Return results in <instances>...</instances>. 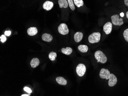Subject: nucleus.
<instances>
[{
  "mask_svg": "<svg viewBox=\"0 0 128 96\" xmlns=\"http://www.w3.org/2000/svg\"><path fill=\"white\" fill-rule=\"evenodd\" d=\"M11 32L10 31H6L4 33L5 35L8 36H10L11 35Z\"/></svg>",
  "mask_w": 128,
  "mask_h": 96,
  "instance_id": "nucleus-24",
  "label": "nucleus"
},
{
  "mask_svg": "<svg viewBox=\"0 0 128 96\" xmlns=\"http://www.w3.org/2000/svg\"><path fill=\"white\" fill-rule=\"evenodd\" d=\"M0 41L2 43L6 42L7 40V38L5 35H2L0 37Z\"/></svg>",
  "mask_w": 128,
  "mask_h": 96,
  "instance_id": "nucleus-22",
  "label": "nucleus"
},
{
  "mask_svg": "<svg viewBox=\"0 0 128 96\" xmlns=\"http://www.w3.org/2000/svg\"><path fill=\"white\" fill-rule=\"evenodd\" d=\"M42 39L44 41L50 42L52 40L53 37L49 34L44 33L42 35Z\"/></svg>",
  "mask_w": 128,
  "mask_h": 96,
  "instance_id": "nucleus-12",
  "label": "nucleus"
},
{
  "mask_svg": "<svg viewBox=\"0 0 128 96\" xmlns=\"http://www.w3.org/2000/svg\"><path fill=\"white\" fill-rule=\"evenodd\" d=\"M58 3L60 8H66L69 5L67 0H58Z\"/></svg>",
  "mask_w": 128,
  "mask_h": 96,
  "instance_id": "nucleus-13",
  "label": "nucleus"
},
{
  "mask_svg": "<svg viewBox=\"0 0 128 96\" xmlns=\"http://www.w3.org/2000/svg\"><path fill=\"white\" fill-rule=\"evenodd\" d=\"M123 36L125 40L128 42V28L124 31L123 33Z\"/></svg>",
  "mask_w": 128,
  "mask_h": 96,
  "instance_id": "nucleus-21",
  "label": "nucleus"
},
{
  "mask_svg": "<svg viewBox=\"0 0 128 96\" xmlns=\"http://www.w3.org/2000/svg\"><path fill=\"white\" fill-rule=\"evenodd\" d=\"M86 71V67L84 64H78L76 68V72L78 75L80 77H82Z\"/></svg>",
  "mask_w": 128,
  "mask_h": 96,
  "instance_id": "nucleus-4",
  "label": "nucleus"
},
{
  "mask_svg": "<svg viewBox=\"0 0 128 96\" xmlns=\"http://www.w3.org/2000/svg\"><path fill=\"white\" fill-rule=\"evenodd\" d=\"M110 74V71L108 69L102 68L101 69L100 72V77L102 79H106V80H108L109 76Z\"/></svg>",
  "mask_w": 128,
  "mask_h": 96,
  "instance_id": "nucleus-6",
  "label": "nucleus"
},
{
  "mask_svg": "<svg viewBox=\"0 0 128 96\" xmlns=\"http://www.w3.org/2000/svg\"><path fill=\"white\" fill-rule=\"evenodd\" d=\"M56 56V53L55 52H51L49 54V58L52 61H54Z\"/></svg>",
  "mask_w": 128,
  "mask_h": 96,
  "instance_id": "nucleus-20",
  "label": "nucleus"
},
{
  "mask_svg": "<svg viewBox=\"0 0 128 96\" xmlns=\"http://www.w3.org/2000/svg\"><path fill=\"white\" fill-rule=\"evenodd\" d=\"M62 53L67 55H70L72 52V48L67 47L66 48H63L62 49Z\"/></svg>",
  "mask_w": 128,
  "mask_h": 96,
  "instance_id": "nucleus-16",
  "label": "nucleus"
},
{
  "mask_svg": "<svg viewBox=\"0 0 128 96\" xmlns=\"http://www.w3.org/2000/svg\"><path fill=\"white\" fill-rule=\"evenodd\" d=\"M67 1L70 8L72 10L74 11L75 9V7L73 0H67Z\"/></svg>",
  "mask_w": 128,
  "mask_h": 96,
  "instance_id": "nucleus-19",
  "label": "nucleus"
},
{
  "mask_svg": "<svg viewBox=\"0 0 128 96\" xmlns=\"http://www.w3.org/2000/svg\"><path fill=\"white\" fill-rule=\"evenodd\" d=\"M30 95V94H23L22 95H21L22 96H29Z\"/></svg>",
  "mask_w": 128,
  "mask_h": 96,
  "instance_id": "nucleus-26",
  "label": "nucleus"
},
{
  "mask_svg": "<svg viewBox=\"0 0 128 96\" xmlns=\"http://www.w3.org/2000/svg\"><path fill=\"white\" fill-rule=\"evenodd\" d=\"M58 31L62 35H66L69 33V30L67 25L65 23L60 24L58 27Z\"/></svg>",
  "mask_w": 128,
  "mask_h": 96,
  "instance_id": "nucleus-5",
  "label": "nucleus"
},
{
  "mask_svg": "<svg viewBox=\"0 0 128 96\" xmlns=\"http://www.w3.org/2000/svg\"><path fill=\"white\" fill-rule=\"evenodd\" d=\"M112 29V25L110 22H108L103 26L104 31L107 35L111 33Z\"/></svg>",
  "mask_w": 128,
  "mask_h": 96,
  "instance_id": "nucleus-8",
  "label": "nucleus"
},
{
  "mask_svg": "<svg viewBox=\"0 0 128 96\" xmlns=\"http://www.w3.org/2000/svg\"><path fill=\"white\" fill-rule=\"evenodd\" d=\"M74 4L78 7H80L84 5L83 0H73Z\"/></svg>",
  "mask_w": 128,
  "mask_h": 96,
  "instance_id": "nucleus-18",
  "label": "nucleus"
},
{
  "mask_svg": "<svg viewBox=\"0 0 128 96\" xmlns=\"http://www.w3.org/2000/svg\"><path fill=\"white\" fill-rule=\"evenodd\" d=\"M126 16L127 18L128 19V11L126 13Z\"/></svg>",
  "mask_w": 128,
  "mask_h": 96,
  "instance_id": "nucleus-28",
  "label": "nucleus"
},
{
  "mask_svg": "<svg viewBox=\"0 0 128 96\" xmlns=\"http://www.w3.org/2000/svg\"><path fill=\"white\" fill-rule=\"evenodd\" d=\"M119 15H114L111 16L112 23L115 25L120 26L124 24L123 19L119 18Z\"/></svg>",
  "mask_w": 128,
  "mask_h": 96,
  "instance_id": "nucleus-3",
  "label": "nucleus"
},
{
  "mask_svg": "<svg viewBox=\"0 0 128 96\" xmlns=\"http://www.w3.org/2000/svg\"><path fill=\"white\" fill-rule=\"evenodd\" d=\"M108 80V86L110 87L114 86L118 82L117 77L113 74H110L109 76Z\"/></svg>",
  "mask_w": 128,
  "mask_h": 96,
  "instance_id": "nucleus-7",
  "label": "nucleus"
},
{
  "mask_svg": "<svg viewBox=\"0 0 128 96\" xmlns=\"http://www.w3.org/2000/svg\"><path fill=\"white\" fill-rule=\"evenodd\" d=\"M56 81L59 84L65 86L67 84L66 80L64 79L63 77H59L56 78Z\"/></svg>",
  "mask_w": 128,
  "mask_h": 96,
  "instance_id": "nucleus-14",
  "label": "nucleus"
},
{
  "mask_svg": "<svg viewBox=\"0 0 128 96\" xmlns=\"http://www.w3.org/2000/svg\"><path fill=\"white\" fill-rule=\"evenodd\" d=\"M120 15L122 17H124V13L123 12L121 13H120Z\"/></svg>",
  "mask_w": 128,
  "mask_h": 96,
  "instance_id": "nucleus-27",
  "label": "nucleus"
},
{
  "mask_svg": "<svg viewBox=\"0 0 128 96\" xmlns=\"http://www.w3.org/2000/svg\"><path fill=\"white\" fill-rule=\"evenodd\" d=\"M24 90L25 92H27L28 94H31V93L32 92V90L30 88L28 87H24Z\"/></svg>",
  "mask_w": 128,
  "mask_h": 96,
  "instance_id": "nucleus-23",
  "label": "nucleus"
},
{
  "mask_svg": "<svg viewBox=\"0 0 128 96\" xmlns=\"http://www.w3.org/2000/svg\"><path fill=\"white\" fill-rule=\"evenodd\" d=\"M83 37V34L80 32H77L74 35V39L75 42L79 43L81 41Z\"/></svg>",
  "mask_w": 128,
  "mask_h": 96,
  "instance_id": "nucleus-11",
  "label": "nucleus"
},
{
  "mask_svg": "<svg viewBox=\"0 0 128 96\" xmlns=\"http://www.w3.org/2000/svg\"><path fill=\"white\" fill-rule=\"evenodd\" d=\"M27 33L30 36L36 35L38 33V30L36 27H30L27 30Z\"/></svg>",
  "mask_w": 128,
  "mask_h": 96,
  "instance_id": "nucleus-10",
  "label": "nucleus"
},
{
  "mask_svg": "<svg viewBox=\"0 0 128 96\" xmlns=\"http://www.w3.org/2000/svg\"><path fill=\"white\" fill-rule=\"evenodd\" d=\"M94 56L98 62H100L102 64L105 63L107 61L106 56L101 51H98L95 53Z\"/></svg>",
  "mask_w": 128,
  "mask_h": 96,
  "instance_id": "nucleus-1",
  "label": "nucleus"
},
{
  "mask_svg": "<svg viewBox=\"0 0 128 96\" xmlns=\"http://www.w3.org/2000/svg\"><path fill=\"white\" fill-rule=\"evenodd\" d=\"M40 61L37 58H34L30 62V65L32 67L34 68L39 65Z\"/></svg>",
  "mask_w": 128,
  "mask_h": 96,
  "instance_id": "nucleus-15",
  "label": "nucleus"
},
{
  "mask_svg": "<svg viewBox=\"0 0 128 96\" xmlns=\"http://www.w3.org/2000/svg\"><path fill=\"white\" fill-rule=\"evenodd\" d=\"M124 3L128 7V0H124Z\"/></svg>",
  "mask_w": 128,
  "mask_h": 96,
  "instance_id": "nucleus-25",
  "label": "nucleus"
},
{
  "mask_svg": "<svg viewBox=\"0 0 128 96\" xmlns=\"http://www.w3.org/2000/svg\"><path fill=\"white\" fill-rule=\"evenodd\" d=\"M101 35L99 32H94L88 37V41L90 43H98L100 41Z\"/></svg>",
  "mask_w": 128,
  "mask_h": 96,
  "instance_id": "nucleus-2",
  "label": "nucleus"
},
{
  "mask_svg": "<svg viewBox=\"0 0 128 96\" xmlns=\"http://www.w3.org/2000/svg\"><path fill=\"white\" fill-rule=\"evenodd\" d=\"M53 2L50 1H46L43 4V8L47 11L50 10L54 7Z\"/></svg>",
  "mask_w": 128,
  "mask_h": 96,
  "instance_id": "nucleus-9",
  "label": "nucleus"
},
{
  "mask_svg": "<svg viewBox=\"0 0 128 96\" xmlns=\"http://www.w3.org/2000/svg\"><path fill=\"white\" fill-rule=\"evenodd\" d=\"M78 49L80 52L86 53L88 50V46L85 45H80L78 46Z\"/></svg>",
  "mask_w": 128,
  "mask_h": 96,
  "instance_id": "nucleus-17",
  "label": "nucleus"
}]
</instances>
